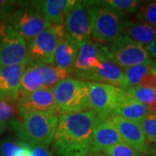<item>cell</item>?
I'll return each mask as SVG.
<instances>
[{
    "instance_id": "1",
    "label": "cell",
    "mask_w": 156,
    "mask_h": 156,
    "mask_svg": "<svg viewBox=\"0 0 156 156\" xmlns=\"http://www.w3.org/2000/svg\"><path fill=\"white\" fill-rule=\"evenodd\" d=\"M101 122L93 110L61 115L52 141L53 156H88L95 128Z\"/></svg>"
},
{
    "instance_id": "2",
    "label": "cell",
    "mask_w": 156,
    "mask_h": 156,
    "mask_svg": "<svg viewBox=\"0 0 156 156\" xmlns=\"http://www.w3.org/2000/svg\"><path fill=\"white\" fill-rule=\"evenodd\" d=\"M72 75L81 80L102 83L124 89L123 69L108 58L106 45L89 40L79 46Z\"/></svg>"
},
{
    "instance_id": "3",
    "label": "cell",
    "mask_w": 156,
    "mask_h": 156,
    "mask_svg": "<svg viewBox=\"0 0 156 156\" xmlns=\"http://www.w3.org/2000/svg\"><path fill=\"white\" fill-rule=\"evenodd\" d=\"M58 115L51 113H30L8 124L18 140L30 146L50 147L56 134Z\"/></svg>"
},
{
    "instance_id": "4",
    "label": "cell",
    "mask_w": 156,
    "mask_h": 156,
    "mask_svg": "<svg viewBox=\"0 0 156 156\" xmlns=\"http://www.w3.org/2000/svg\"><path fill=\"white\" fill-rule=\"evenodd\" d=\"M91 38L102 45L110 44L122 35L125 15L101 1H89Z\"/></svg>"
},
{
    "instance_id": "5",
    "label": "cell",
    "mask_w": 156,
    "mask_h": 156,
    "mask_svg": "<svg viewBox=\"0 0 156 156\" xmlns=\"http://www.w3.org/2000/svg\"><path fill=\"white\" fill-rule=\"evenodd\" d=\"M52 90L56 114H76L90 109L87 82L69 76L60 81Z\"/></svg>"
},
{
    "instance_id": "6",
    "label": "cell",
    "mask_w": 156,
    "mask_h": 156,
    "mask_svg": "<svg viewBox=\"0 0 156 156\" xmlns=\"http://www.w3.org/2000/svg\"><path fill=\"white\" fill-rule=\"evenodd\" d=\"M35 3L36 1H19V7L5 21L27 44L51 25L37 11Z\"/></svg>"
},
{
    "instance_id": "7",
    "label": "cell",
    "mask_w": 156,
    "mask_h": 156,
    "mask_svg": "<svg viewBox=\"0 0 156 156\" xmlns=\"http://www.w3.org/2000/svg\"><path fill=\"white\" fill-rule=\"evenodd\" d=\"M87 83L90 110L95 112L102 121H106L125 99L126 90L102 83L87 82Z\"/></svg>"
},
{
    "instance_id": "8",
    "label": "cell",
    "mask_w": 156,
    "mask_h": 156,
    "mask_svg": "<svg viewBox=\"0 0 156 156\" xmlns=\"http://www.w3.org/2000/svg\"><path fill=\"white\" fill-rule=\"evenodd\" d=\"M65 35L63 25L51 24L27 44L30 63L52 64L58 43Z\"/></svg>"
},
{
    "instance_id": "9",
    "label": "cell",
    "mask_w": 156,
    "mask_h": 156,
    "mask_svg": "<svg viewBox=\"0 0 156 156\" xmlns=\"http://www.w3.org/2000/svg\"><path fill=\"white\" fill-rule=\"evenodd\" d=\"M106 55L122 69L153 61L143 46L123 34L110 44L106 45Z\"/></svg>"
},
{
    "instance_id": "10",
    "label": "cell",
    "mask_w": 156,
    "mask_h": 156,
    "mask_svg": "<svg viewBox=\"0 0 156 156\" xmlns=\"http://www.w3.org/2000/svg\"><path fill=\"white\" fill-rule=\"evenodd\" d=\"M29 63L27 43L5 22L0 23V67Z\"/></svg>"
},
{
    "instance_id": "11",
    "label": "cell",
    "mask_w": 156,
    "mask_h": 156,
    "mask_svg": "<svg viewBox=\"0 0 156 156\" xmlns=\"http://www.w3.org/2000/svg\"><path fill=\"white\" fill-rule=\"evenodd\" d=\"M65 33L79 46L91 40V22L89 1H76L64 20Z\"/></svg>"
},
{
    "instance_id": "12",
    "label": "cell",
    "mask_w": 156,
    "mask_h": 156,
    "mask_svg": "<svg viewBox=\"0 0 156 156\" xmlns=\"http://www.w3.org/2000/svg\"><path fill=\"white\" fill-rule=\"evenodd\" d=\"M17 107L19 116L30 113L56 114L53 90L50 89H41L18 99Z\"/></svg>"
},
{
    "instance_id": "13",
    "label": "cell",
    "mask_w": 156,
    "mask_h": 156,
    "mask_svg": "<svg viewBox=\"0 0 156 156\" xmlns=\"http://www.w3.org/2000/svg\"><path fill=\"white\" fill-rule=\"evenodd\" d=\"M106 121H108L115 128L124 143L141 154L148 152L147 143L139 122L126 120L116 115L108 117Z\"/></svg>"
},
{
    "instance_id": "14",
    "label": "cell",
    "mask_w": 156,
    "mask_h": 156,
    "mask_svg": "<svg viewBox=\"0 0 156 156\" xmlns=\"http://www.w3.org/2000/svg\"><path fill=\"white\" fill-rule=\"evenodd\" d=\"M26 63L0 67V99L17 103L18 90Z\"/></svg>"
},
{
    "instance_id": "15",
    "label": "cell",
    "mask_w": 156,
    "mask_h": 156,
    "mask_svg": "<svg viewBox=\"0 0 156 156\" xmlns=\"http://www.w3.org/2000/svg\"><path fill=\"white\" fill-rule=\"evenodd\" d=\"M76 3L75 0H42L36 1L35 6L40 15L50 24L63 25Z\"/></svg>"
},
{
    "instance_id": "16",
    "label": "cell",
    "mask_w": 156,
    "mask_h": 156,
    "mask_svg": "<svg viewBox=\"0 0 156 156\" xmlns=\"http://www.w3.org/2000/svg\"><path fill=\"white\" fill-rule=\"evenodd\" d=\"M123 142L115 128L108 121L101 122L95 128L91 141L90 154H98L106 148Z\"/></svg>"
},
{
    "instance_id": "17",
    "label": "cell",
    "mask_w": 156,
    "mask_h": 156,
    "mask_svg": "<svg viewBox=\"0 0 156 156\" xmlns=\"http://www.w3.org/2000/svg\"><path fill=\"white\" fill-rule=\"evenodd\" d=\"M78 51L79 45L65 33L56 46L53 64L72 74Z\"/></svg>"
},
{
    "instance_id": "18",
    "label": "cell",
    "mask_w": 156,
    "mask_h": 156,
    "mask_svg": "<svg viewBox=\"0 0 156 156\" xmlns=\"http://www.w3.org/2000/svg\"><path fill=\"white\" fill-rule=\"evenodd\" d=\"M122 34L146 48L156 39V26L140 21L126 20Z\"/></svg>"
},
{
    "instance_id": "19",
    "label": "cell",
    "mask_w": 156,
    "mask_h": 156,
    "mask_svg": "<svg viewBox=\"0 0 156 156\" xmlns=\"http://www.w3.org/2000/svg\"><path fill=\"white\" fill-rule=\"evenodd\" d=\"M154 113L152 112L149 107L132 99L126 90L125 99L115 109L112 115H116L126 120L140 122L141 120H143L144 118Z\"/></svg>"
},
{
    "instance_id": "20",
    "label": "cell",
    "mask_w": 156,
    "mask_h": 156,
    "mask_svg": "<svg viewBox=\"0 0 156 156\" xmlns=\"http://www.w3.org/2000/svg\"><path fill=\"white\" fill-rule=\"evenodd\" d=\"M42 88V81L39 71L38 63L29 62L23 73L20 87L18 90V99L28 95Z\"/></svg>"
},
{
    "instance_id": "21",
    "label": "cell",
    "mask_w": 156,
    "mask_h": 156,
    "mask_svg": "<svg viewBox=\"0 0 156 156\" xmlns=\"http://www.w3.org/2000/svg\"><path fill=\"white\" fill-rule=\"evenodd\" d=\"M38 67L43 89H52L60 81L72 75L69 71L56 67L54 64L38 63Z\"/></svg>"
},
{
    "instance_id": "22",
    "label": "cell",
    "mask_w": 156,
    "mask_h": 156,
    "mask_svg": "<svg viewBox=\"0 0 156 156\" xmlns=\"http://www.w3.org/2000/svg\"><path fill=\"white\" fill-rule=\"evenodd\" d=\"M154 62L152 61L143 64H139V65L123 69L124 83H125L124 89L133 88L137 86L146 74L151 71L153 69H154Z\"/></svg>"
},
{
    "instance_id": "23",
    "label": "cell",
    "mask_w": 156,
    "mask_h": 156,
    "mask_svg": "<svg viewBox=\"0 0 156 156\" xmlns=\"http://www.w3.org/2000/svg\"><path fill=\"white\" fill-rule=\"evenodd\" d=\"M127 90L128 95L134 101L140 103L145 104L150 108L156 102V89L135 86L133 88L124 89Z\"/></svg>"
},
{
    "instance_id": "24",
    "label": "cell",
    "mask_w": 156,
    "mask_h": 156,
    "mask_svg": "<svg viewBox=\"0 0 156 156\" xmlns=\"http://www.w3.org/2000/svg\"><path fill=\"white\" fill-rule=\"evenodd\" d=\"M105 5L111 7L112 9L124 14L136 13L142 1L139 0H104L101 1Z\"/></svg>"
},
{
    "instance_id": "25",
    "label": "cell",
    "mask_w": 156,
    "mask_h": 156,
    "mask_svg": "<svg viewBox=\"0 0 156 156\" xmlns=\"http://www.w3.org/2000/svg\"><path fill=\"white\" fill-rule=\"evenodd\" d=\"M136 18L140 22L156 26V1L142 2L136 11Z\"/></svg>"
},
{
    "instance_id": "26",
    "label": "cell",
    "mask_w": 156,
    "mask_h": 156,
    "mask_svg": "<svg viewBox=\"0 0 156 156\" xmlns=\"http://www.w3.org/2000/svg\"><path fill=\"white\" fill-rule=\"evenodd\" d=\"M27 143L7 137L0 140V156H18Z\"/></svg>"
},
{
    "instance_id": "27",
    "label": "cell",
    "mask_w": 156,
    "mask_h": 156,
    "mask_svg": "<svg viewBox=\"0 0 156 156\" xmlns=\"http://www.w3.org/2000/svg\"><path fill=\"white\" fill-rule=\"evenodd\" d=\"M18 115L17 103L0 99V122L9 124Z\"/></svg>"
},
{
    "instance_id": "28",
    "label": "cell",
    "mask_w": 156,
    "mask_h": 156,
    "mask_svg": "<svg viewBox=\"0 0 156 156\" xmlns=\"http://www.w3.org/2000/svg\"><path fill=\"white\" fill-rule=\"evenodd\" d=\"M146 140L156 143V115L152 114L140 122Z\"/></svg>"
},
{
    "instance_id": "29",
    "label": "cell",
    "mask_w": 156,
    "mask_h": 156,
    "mask_svg": "<svg viewBox=\"0 0 156 156\" xmlns=\"http://www.w3.org/2000/svg\"><path fill=\"white\" fill-rule=\"evenodd\" d=\"M103 152L108 156H143L139 151L135 150L132 147L124 142L111 146Z\"/></svg>"
},
{
    "instance_id": "30",
    "label": "cell",
    "mask_w": 156,
    "mask_h": 156,
    "mask_svg": "<svg viewBox=\"0 0 156 156\" xmlns=\"http://www.w3.org/2000/svg\"><path fill=\"white\" fill-rule=\"evenodd\" d=\"M19 1L0 0V23L5 22L17 9Z\"/></svg>"
},
{
    "instance_id": "31",
    "label": "cell",
    "mask_w": 156,
    "mask_h": 156,
    "mask_svg": "<svg viewBox=\"0 0 156 156\" xmlns=\"http://www.w3.org/2000/svg\"><path fill=\"white\" fill-rule=\"evenodd\" d=\"M139 87L144 88H150V89H156V69H153L151 71L147 73L145 76L140 80L139 84L137 85Z\"/></svg>"
},
{
    "instance_id": "32",
    "label": "cell",
    "mask_w": 156,
    "mask_h": 156,
    "mask_svg": "<svg viewBox=\"0 0 156 156\" xmlns=\"http://www.w3.org/2000/svg\"><path fill=\"white\" fill-rule=\"evenodd\" d=\"M31 156H53V153L49 147L45 146H31Z\"/></svg>"
},
{
    "instance_id": "33",
    "label": "cell",
    "mask_w": 156,
    "mask_h": 156,
    "mask_svg": "<svg viewBox=\"0 0 156 156\" xmlns=\"http://www.w3.org/2000/svg\"><path fill=\"white\" fill-rule=\"evenodd\" d=\"M145 49L152 60L156 59V39L152 44H150L148 46H147Z\"/></svg>"
},
{
    "instance_id": "34",
    "label": "cell",
    "mask_w": 156,
    "mask_h": 156,
    "mask_svg": "<svg viewBox=\"0 0 156 156\" xmlns=\"http://www.w3.org/2000/svg\"><path fill=\"white\" fill-rule=\"evenodd\" d=\"M7 128H8V124L7 123L0 122V135L3 134L4 133H5Z\"/></svg>"
},
{
    "instance_id": "35",
    "label": "cell",
    "mask_w": 156,
    "mask_h": 156,
    "mask_svg": "<svg viewBox=\"0 0 156 156\" xmlns=\"http://www.w3.org/2000/svg\"><path fill=\"white\" fill-rule=\"evenodd\" d=\"M88 156H108L106 155L105 154H101V153H98V154H89Z\"/></svg>"
},
{
    "instance_id": "36",
    "label": "cell",
    "mask_w": 156,
    "mask_h": 156,
    "mask_svg": "<svg viewBox=\"0 0 156 156\" xmlns=\"http://www.w3.org/2000/svg\"><path fill=\"white\" fill-rule=\"evenodd\" d=\"M154 68L156 69V62H154Z\"/></svg>"
},
{
    "instance_id": "37",
    "label": "cell",
    "mask_w": 156,
    "mask_h": 156,
    "mask_svg": "<svg viewBox=\"0 0 156 156\" xmlns=\"http://www.w3.org/2000/svg\"><path fill=\"white\" fill-rule=\"evenodd\" d=\"M155 153H156V143H155Z\"/></svg>"
}]
</instances>
